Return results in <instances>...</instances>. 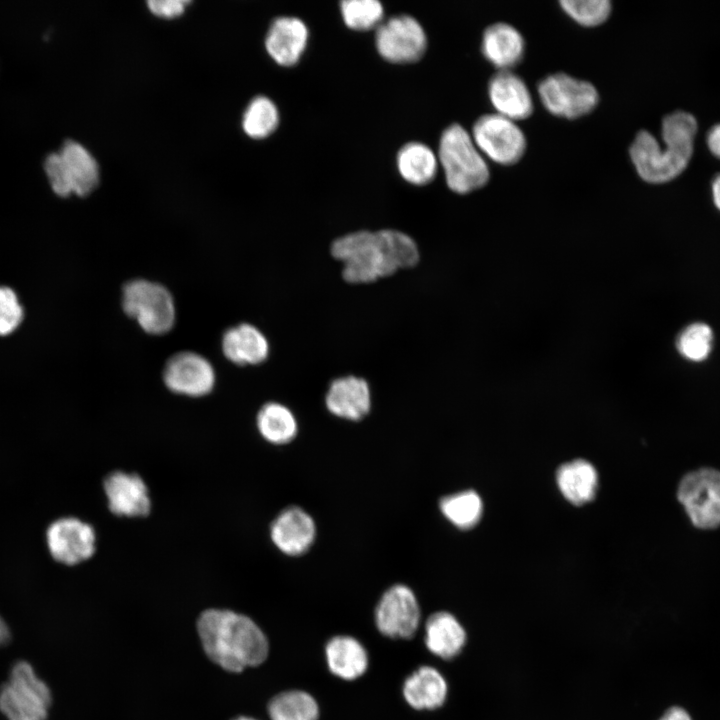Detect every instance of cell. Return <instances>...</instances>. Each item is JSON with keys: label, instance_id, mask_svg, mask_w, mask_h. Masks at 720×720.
I'll list each match as a JSON object with an SVG mask.
<instances>
[{"label": "cell", "instance_id": "6da1fadb", "mask_svg": "<svg viewBox=\"0 0 720 720\" xmlns=\"http://www.w3.org/2000/svg\"><path fill=\"white\" fill-rule=\"evenodd\" d=\"M198 634L207 656L229 672L263 663L269 651L263 631L249 617L221 609H208L197 621Z\"/></svg>", "mask_w": 720, "mask_h": 720}, {"label": "cell", "instance_id": "7a4b0ae2", "mask_svg": "<svg viewBox=\"0 0 720 720\" xmlns=\"http://www.w3.org/2000/svg\"><path fill=\"white\" fill-rule=\"evenodd\" d=\"M697 132L695 117L685 111H675L662 120V148L646 130L635 136L629 154L638 175L646 182H668L687 167L693 154Z\"/></svg>", "mask_w": 720, "mask_h": 720}, {"label": "cell", "instance_id": "3957f363", "mask_svg": "<svg viewBox=\"0 0 720 720\" xmlns=\"http://www.w3.org/2000/svg\"><path fill=\"white\" fill-rule=\"evenodd\" d=\"M439 159L448 187L465 194L483 187L490 172L484 156L472 136L461 125L454 123L442 133Z\"/></svg>", "mask_w": 720, "mask_h": 720}, {"label": "cell", "instance_id": "277c9868", "mask_svg": "<svg viewBox=\"0 0 720 720\" xmlns=\"http://www.w3.org/2000/svg\"><path fill=\"white\" fill-rule=\"evenodd\" d=\"M122 308L147 333L162 335L172 329L176 310L173 297L163 285L146 279L127 282L122 290Z\"/></svg>", "mask_w": 720, "mask_h": 720}, {"label": "cell", "instance_id": "5b68a950", "mask_svg": "<svg viewBox=\"0 0 720 720\" xmlns=\"http://www.w3.org/2000/svg\"><path fill=\"white\" fill-rule=\"evenodd\" d=\"M44 170L53 191L62 197L71 193L88 195L99 181L95 158L83 145L73 140L66 141L58 152L47 156Z\"/></svg>", "mask_w": 720, "mask_h": 720}, {"label": "cell", "instance_id": "8992f818", "mask_svg": "<svg viewBox=\"0 0 720 720\" xmlns=\"http://www.w3.org/2000/svg\"><path fill=\"white\" fill-rule=\"evenodd\" d=\"M51 704L49 687L32 666L17 662L0 690V710L8 720H47Z\"/></svg>", "mask_w": 720, "mask_h": 720}, {"label": "cell", "instance_id": "52a82bcc", "mask_svg": "<svg viewBox=\"0 0 720 720\" xmlns=\"http://www.w3.org/2000/svg\"><path fill=\"white\" fill-rule=\"evenodd\" d=\"M330 252L343 263L342 276L348 283L366 284L388 277L375 232L356 231L337 238Z\"/></svg>", "mask_w": 720, "mask_h": 720}, {"label": "cell", "instance_id": "ba28073f", "mask_svg": "<svg viewBox=\"0 0 720 720\" xmlns=\"http://www.w3.org/2000/svg\"><path fill=\"white\" fill-rule=\"evenodd\" d=\"M538 94L549 113L566 119L592 112L599 102V94L593 84L565 73H555L541 80Z\"/></svg>", "mask_w": 720, "mask_h": 720}, {"label": "cell", "instance_id": "9c48e42d", "mask_svg": "<svg viewBox=\"0 0 720 720\" xmlns=\"http://www.w3.org/2000/svg\"><path fill=\"white\" fill-rule=\"evenodd\" d=\"M472 139L482 155L501 165L518 162L527 145L525 135L515 121L497 113L476 120Z\"/></svg>", "mask_w": 720, "mask_h": 720}, {"label": "cell", "instance_id": "30bf717a", "mask_svg": "<svg viewBox=\"0 0 720 720\" xmlns=\"http://www.w3.org/2000/svg\"><path fill=\"white\" fill-rule=\"evenodd\" d=\"M679 501L693 524L710 529L720 525V472L703 468L687 474L680 482Z\"/></svg>", "mask_w": 720, "mask_h": 720}, {"label": "cell", "instance_id": "8fae6325", "mask_svg": "<svg viewBox=\"0 0 720 720\" xmlns=\"http://www.w3.org/2000/svg\"><path fill=\"white\" fill-rule=\"evenodd\" d=\"M375 622L387 637H413L420 623V607L413 591L404 584L388 588L376 606Z\"/></svg>", "mask_w": 720, "mask_h": 720}, {"label": "cell", "instance_id": "7c38bea8", "mask_svg": "<svg viewBox=\"0 0 720 720\" xmlns=\"http://www.w3.org/2000/svg\"><path fill=\"white\" fill-rule=\"evenodd\" d=\"M426 45L424 29L410 15L392 16L381 23L376 31L377 49L389 61H415L423 55Z\"/></svg>", "mask_w": 720, "mask_h": 720}, {"label": "cell", "instance_id": "4fadbf2b", "mask_svg": "<svg viewBox=\"0 0 720 720\" xmlns=\"http://www.w3.org/2000/svg\"><path fill=\"white\" fill-rule=\"evenodd\" d=\"M163 380L169 390L190 397L211 392L215 384V371L202 355L183 351L171 356L163 370Z\"/></svg>", "mask_w": 720, "mask_h": 720}, {"label": "cell", "instance_id": "5bb4252c", "mask_svg": "<svg viewBox=\"0 0 720 720\" xmlns=\"http://www.w3.org/2000/svg\"><path fill=\"white\" fill-rule=\"evenodd\" d=\"M47 545L52 557L65 565L89 559L96 549L93 527L74 517L54 521L47 529Z\"/></svg>", "mask_w": 720, "mask_h": 720}, {"label": "cell", "instance_id": "9a60e30c", "mask_svg": "<svg viewBox=\"0 0 720 720\" xmlns=\"http://www.w3.org/2000/svg\"><path fill=\"white\" fill-rule=\"evenodd\" d=\"M270 536L281 552L298 556L312 546L316 537V525L305 510L290 506L282 510L272 521Z\"/></svg>", "mask_w": 720, "mask_h": 720}, {"label": "cell", "instance_id": "2e32d148", "mask_svg": "<svg viewBox=\"0 0 720 720\" xmlns=\"http://www.w3.org/2000/svg\"><path fill=\"white\" fill-rule=\"evenodd\" d=\"M104 491L110 511L118 516L142 517L150 512L147 486L135 473H110L104 480Z\"/></svg>", "mask_w": 720, "mask_h": 720}, {"label": "cell", "instance_id": "e0dca14e", "mask_svg": "<svg viewBox=\"0 0 720 720\" xmlns=\"http://www.w3.org/2000/svg\"><path fill=\"white\" fill-rule=\"evenodd\" d=\"M489 100L496 113L512 121L528 118L533 112L531 93L518 75L499 71L488 83Z\"/></svg>", "mask_w": 720, "mask_h": 720}, {"label": "cell", "instance_id": "ac0fdd59", "mask_svg": "<svg viewBox=\"0 0 720 720\" xmlns=\"http://www.w3.org/2000/svg\"><path fill=\"white\" fill-rule=\"evenodd\" d=\"M328 411L339 418L359 421L371 408V393L367 381L349 375L334 379L326 392Z\"/></svg>", "mask_w": 720, "mask_h": 720}, {"label": "cell", "instance_id": "d6986e66", "mask_svg": "<svg viewBox=\"0 0 720 720\" xmlns=\"http://www.w3.org/2000/svg\"><path fill=\"white\" fill-rule=\"evenodd\" d=\"M308 29L293 16H281L271 24L265 45L270 56L281 65L295 64L305 49Z\"/></svg>", "mask_w": 720, "mask_h": 720}, {"label": "cell", "instance_id": "ffe728a7", "mask_svg": "<svg viewBox=\"0 0 720 720\" xmlns=\"http://www.w3.org/2000/svg\"><path fill=\"white\" fill-rule=\"evenodd\" d=\"M481 51L486 60L499 71L510 70L523 58L524 38L512 25L494 23L483 33Z\"/></svg>", "mask_w": 720, "mask_h": 720}, {"label": "cell", "instance_id": "44dd1931", "mask_svg": "<svg viewBox=\"0 0 720 720\" xmlns=\"http://www.w3.org/2000/svg\"><path fill=\"white\" fill-rule=\"evenodd\" d=\"M221 345L225 357L237 365L260 364L269 354V344L264 334L248 323L227 329Z\"/></svg>", "mask_w": 720, "mask_h": 720}, {"label": "cell", "instance_id": "7402d4cb", "mask_svg": "<svg viewBox=\"0 0 720 720\" xmlns=\"http://www.w3.org/2000/svg\"><path fill=\"white\" fill-rule=\"evenodd\" d=\"M448 686L442 674L433 667L422 666L403 684L406 702L417 710H433L446 700Z\"/></svg>", "mask_w": 720, "mask_h": 720}, {"label": "cell", "instance_id": "603a6c76", "mask_svg": "<svg viewBox=\"0 0 720 720\" xmlns=\"http://www.w3.org/2000/svg\"><path fill=\"white\" fill-rule=\"evenodd\" d=\"M465 643V629L455 616L444 611L429 616L425 625V644L431 653L452 659L462 651Z\"/></svg>", "mask_w": 720, "mask_h": 720}, {"label": "cell", "instance_id": "cb8c5ba5", "mask_svg": "<svg viewBox=\"0 0 720 720\" xmlns=\"http://www.w3.org/2000/svg\"><path fill=\"white\" fill-rule=\"evenodd\" d=\"M329 670L344 680H354L365 673L368 655L363 645L350 636H336L325 647Z\"/></svg>", "mask_w": 720, "mask_h": 720}, {"label": "cell", "instance_id": "d4e9b609", "mask_svg": "<svg viewBox=\"0 0 720 720\" xmlns=\"http://www.w3.org/2000/svg\"><path fill=\"white\" fill-rule=\"evenodd\" d=\"M556 480L563 496L571 503L580 505L594 497L598 476L591 463L577 459L561 465Z\"/></svg>", "mask_w": 720, "mask_h": 720}, {"label": "cell", "instance_id": "484cf974", "mask_svg": "<svg viewBox=\"0 0 720 720\" xmlns=\"http://www.w3.org/2000/svg\"><path fill=\"white\" fill-rule=\"evenodd\" d=\"M388 276L399 269L417 265L420 254L416 242L407 234L393 229L375 232Z\"/></svg>", "mask_w": 720, "mask_h": 720}, {"label": "cell", "instance_id": "4316f807", "mask_svg": "<svg viewBox=\"0 0 720 720\" xmlns=\"http://www.w3.org/2000/svg\"><path fill=\"white\" fill-rule=\"evenodd\" d=\"M397 166L407 181L423 185L429 183L437 171V158L434 152L420 142L406 143L397 154Z\"/></svg>", "mask_w": 720, "mask_h": 720}, {"label": "cell", "instance_id": "83f0119b", "mask_svg": "<svg viewBox=\"0 0 720 720\" xmlns=\"http://www.w3.org/2000/svg\"><path fill=\"white\" fill-rule=\"evenodd\" d=\"M256 424L262 437L270 443L281 445L292 441L298 431L292 411L277 402H268L257 414Z\"/></svg>", "mask_w": 720, "mask_h": 720}, {"label": "cell", "instance_id": "f1b7e54d", "mask_svg": "<svg viewBox=\"0 0 720 720\" xmlns=\"http://www.w3.org/2000/svg\"><path fill=\"white\" fill-rule=\"evenodd\" d=\"M268 714L271 720H318L319 708L310 694L291 690L271 699Z\"/></svg>", "mask_w": 720, "mask_h": 720}, {"label": "cell", "instance_id": "f546056e", "mask_svg": "<svg viewBox=\"0 0 720 720\" xmlns=\"http://www.w3.org/2000/svg\"><path fill=\"white\" fill-rule=\"evenodd\" d=\"M442 514L456 527L468 529L481 518L482 501L473 490H466L443 497L439 502Z\"/></svg>", "mask_w": 720, "mask_h": 720}, {"label": "cell", "instance_id": "4dcf8cb0", "mask_svg": "<svg viewBox=\"0 0 720 720\" xmlns=\"http://www.w3.org/2000/svg\"><path fill=\"white\" fill-rule=\"evenodd\" d=\"M279 123L275 104L266 96L255 97L243 116V129L252 138H264L271 134Z\"/></svg>", "mask_w": 720, "mask_h": 720}, {"label": "cell", "instance_id": "1f68e13d", "mask_svg": "<svg viewBox=\"0 0 720 720\" xmlns=\"http://www.w3.org/2000/svg\"><path fill=\"white\" fill-rule=\"evenodd\" d=\"M713 331L703 322H694L686 326L677 336L676 348L687 360L700 362L711 353Z\"/></svg>", "mask_w": 720, "mask_h": 720}, {"label": "cell", "instance_id": "d6a6232c", "mask_svg": "<svg viewBox=\"0 0 720 720\" xmlns=\"http://www.w3.org/2000/svg\"><path fill=\"white\" fill-rule=\"evenodd\" d=\"M559 4L571 19L585 27L601 25L612 11L609 0H562Z\"/></svg>", "mask_w": 720, "mask_h": 720}, {"label": "cell", "instance_id": "836d02e7", "mask_svg": "<svg viewBox=\"0 0 720 720\" xmlns=\"http://www.w3.org/2000/svg\"><path fill=\"white\" fill-rule=\"evenodd\" d=\"M340 8L345 23L354 29L376 26L383 16V6L377 0H343Z\"/></svg>", "mask_w": 720, "mask_h": 720}, {"label": "cell", "instance_id": "e575fe53", "mask_svg": "<svg viewBox=\"0 0 720 720\" xmlns=\"http://www.w3.org/2000/svg\"><path fill=\"white\" fill-rule=\"evenodd\" d=\"M23 318V310L14 291L0 287V335L11 333Z\"/></svg>", "mask_w": 720, "mask_h": 720}, {"label": "cell", "instance_id": "d590c367", "mask_svg": "<svg viewBox=\"0 0 720 720\" xmlns=\"http://www.w3.org/2000/svg\"><path fill=\"white\" fill-rule=\"evenodd\" d=\"M186 0H150L147 2L149 9L160 17H175L183 13Z\"/></svg>", "mask_w": 720, "mask_h": 720}, {"label": "cell", "instance_id": "8d00e7d4", "mask_svg": "<svg viewBox=\"0 0 720 720\" xmlns=\"http://www.w3.org/2000/svg\"><path fill=\"white\" fill-rule=\"evenodd\" d=\"M706 141L710 152L720 159V123L709 129Z\"/></svg>", "mask_w": 720, "mask_h": 720}, {"label": "cell", "instance_id": "74e56055", "mask_svg": "<svg viewBox=\"0 0 720 720\" xmlns=\"http://www.w3.org/2000/svg\"><path fill=\"white\" fill-rule=\"evenodd\" d=\"M658 720H693L689 712L680 707L673 706L667 709Z\"/></svg>", "mask_w": 720, "mask_h": 720}, {"label": "cell", "instance_id": "f35d334b", "mask_svg": "<svg viewBox=\"0 0 720 720\" xmlns=\"http://www.w3.org/2000/svg\"><path fill=\"white\" fill-rule=\"evenodd\" d=\"M711 188L713 202L716 208L720 211V173L713 178Z\"/></svg>", "mask_w": 720, "mask_h": 720}, {"label": "cell", "instance_id": "ab89813d", "mask_svg": "<svg viewBox=\"0 0 720 720\" xmlns=\"http://www.w3.org/2000/svg\"><path fill=\"white\" fill-rule=\"evenodd\" d=\"M10 638V632L9 629L4 622V620L0 617V645H3L8 642Z\"/></svg>", "mask_w": 720, "mask_h": 720}, {"label": "cell", "instance_id": "60d3db41", "mask_svg": "<svg viewBox=\"0 0 720 720\" xmlns=\"http://www.w3.org/2000/svg\"><path fill=\"white\" fill-rule=\"evenodd\" d=\"M234 720H256V719H253V718H250V717L241 716V717H238V718H236V719H234Z\"/></svg>", "mask_w": 720, "mask_h": 720}]
</instances>
